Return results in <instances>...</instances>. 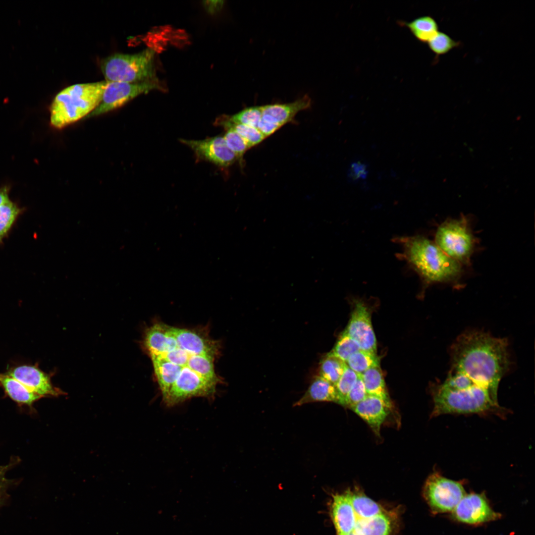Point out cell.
<instances>
[{
  "instance_id": "obj_24",
  "label": "cell",
  "mask_w": 535,
  "mask_h": 535,
  "mask_svg": "<svg viewBox=\"0 0 535 535\" xmlns=\"http://www.w3.org/2000/svg\"><path fill=\"white\" fill-rule=\"evenodd\" d=\"M345 363L356 373L361 374L370 368L379 367V358L376 353L360 349L353 354Z\"/></svg>"
},
{
  "instance_id": "obj_34",
  "label": "cell",
  "mask_w": 535,
  "mask_h": 535,
  "mask_svg": "<svg viewBox=\"0 0 535 535\" xmlns=\"http://www.w3.org/2000/svg\"><path fill=\"white\" fill-rule=\"evenodd\" d=\"M223 0H207L204 1V5L208 12L211 14L218 12L222 8Z\"/></svg>"
},
{
  "instance_id": "obj_20",
  "label": "cell",
  "mask_w": 535,
  "mask_h": 535,
  "mask_svg": "<svg viewBox=\"0 0 535 535\" xmlns=\"http://www.w3.org/2000/svg\"><path fill=\"white\" fill-rule=\"evenodd\" d=\"M404 24L418 40L424 43H427L438 31L436 21L429 15L417 17Z\"/></svg>"
},
{
  "instance_id": "obj_36",
  "label": "cell",
  "mask_w": 535,
  "mask_h": 535,
  "mask_svg": "<svg viewBox=\"0 0 535 535\" xmlns=\"http://www.w3.org/2000/svg\"><path fill=\"white\" fill-rule=\"evenodd\" d=\"M7 466L1 467H0V483H1V480L3 478L4 473L7 469Z\"/></svg>"
},
{
  "instance_id": "obj_29",
  "label": "cell",
  "mask_w": 535,
  "mask_h": 535,
  "mask_svg": "<svg viewBox=\"0 0 535 535\" xmlns=\"http://www.w3.org/2000/svg\"><path fill=\"white\" fill-rule=\"evenodd\" d=\"M262 115L261 106L244 108L239 112L228 116L232 121L257 128Z\"/></svg>"
},
{
  "instance_id": "obj_9",
  "label": "cell",
  "mask_w": 535,
  "mask_h": 535,
  "mask_svg": "<svg viewBox=\"0 0 535 535\" xmlns=\"http://www.w3.org/2000/svg\"><path fill=\"white\" fill-rule=\"evenodd\" d=\"M107 82L101 101L90 116L101 115L121 107L137 96L160 88L156 80L138 83Z\"/></svg>"
},
{
  "instance_id": "obj_28",
  "label": "cell",
  "mask_w": 535,
  "mask_h": 535,
  "mask_svg": "<svg viewBox=\"0 0 535 535\" xmlns=\"http://www.w3.org/2000/svg\"><path fill=\"white\" fill-rule=\"evenodd\" d=\"M358 377L359 374L346 365L343 373L334 385L337 393V403L344 406L346 396Z\"/></svg>"
},
{
  "instance_id": "obj_18",
  "label": "cell",
  "mask_w": 535,
  "mask_h": 535,
  "mask_svg": "<svg viewBox=\"0 0 535 535\" xmlns=\"http://www.w3.org/2000/svg\"><path fill=\"white\" fill-rule=\"evenodd\" d=\"M337 397L335 385L320 376L313 380L302 397L294 406H301L314 402H334Z\"/></svg>"
},
{
  "instance_id": "obj_22",
  "label": "cell",
  "mask_w": 535,
  "mask_h": 535,
  "mask_svg": "<svg viewBox=\"0 0 535 535\" xmlns=\"http://www.w3.org/2000/svg\"><path fill=\"white\" fill-rule=\"evenodd\" d=\"M216 123L223 127L225 130L230 129L236 132L245 140L250 148L266 138L257 128L234 122L228 117L217 119Z\"/></svg>"
},
{
  "instance_id": "obj_12",
  "label": "cell",
  "mask_w": 535,
  "mask_h": 535,
  "mask_svg": "<svg viewBox=\"0 0 535 535\" xmlns=\"http://www.w3.org/2000/svg\"><path fill=\"white\" fill-rule=\"evenodd\" d=\"M180 141L194 152L198 160L224 167L238 160L236 156L227 147L223 136H216L200 140L181 139Z\"/></svg>"
},
{
  "instance_id": "obj_10",
  "label": "cell",
  "mask_w": 535,
  "mask_h": 535,
  "mask_svg": "<svg viewBox=\"0 0 535 535\" xmlns=\"http://www.w3.org/2000/svg\"><path fill=\"white\" fill-rule=\"evenodd\" d=\"M452 512L457 521L471 525L494 521L501 516L491 508L483 493L466 494Z\"/></svg>"
},
{
  "instance_id": "obj_8",
  "label": "cell",
  "mask_w": 535,
  "mask_h": 535,
  "mask_svg": "<svg viewBox=\"0 0 535 535\" xmlns=\"http://www.w3.org/2000/svg\"><path fill=\"white\" fill-rule=\"evenodd\" d=\"M217 384L184 367L163 401L166 406L173 407L192 397L211 399L215 395Z\"/></svg>"
},
{
  "instance_id": "obj_15",
  "label": "cell",
  "mask_w": 535,
  "mask_h": 535,
  "mask_svg": "<svg viewBox=\"0 0 535 535\" xmlns=\"http://www.w3.org/2000/svg\"><path fill=\"white\" fill-rule=\"evenodd\" d=\"M390 406V402L375 396L367 395L363 400L350 408L366 422L374 433L379 436L380 427L387 417Z\"/></svg>"
},
{
  "instance_id": "obj_37",
  "label": "cell",
  "mask_w": 535,
  "mask_h": 535,
  "mask_svg": "<svg viewBox=\"0 0 535 535\" xmlns=\"http://www.w3.org/2000/svg\"></svg>"
},
{
  "instance_id": "obj_17",
  "label": "cell",
  "mask_w": 535,
  "mask_h": 535,
  "mask_svg": "<svg viewBox=\"0 0 535 535\" xmlns=\"http://www.w3.org/2000/svg\"><path fill=\"white\" fill-rule=\"evenodd\" d=\"M150 358L163 400L172 385L177 379L183 368L162 358L156 356H151Z\"/></svg>"
},
{
  "instance_id": "obj_25",
  "label": "cell",
  "mask_w": 535,
  "mask_h": 535,
  "mask_svg": "<svg viewBox=\"0 0 535 535\" xmlns=\"http://www.w3.org/2000/svg\"><path fill=\"white\" fill-rule=\"evenodd\" d=\"M21 209L10 200L0 205V243L20 214Z\"/></svg>"
},
{
  "instance_id": "obj_23",
  "label": "cell",
  "mask_w": 535,
  "mask_h": 535,
  "mask_svg": "<svg viewBox=\"0 0 535 535\" xmlns=\"http://www.w3.org/2000/svg\"><path fill=\"white\" fill-rule=\"evenodd\" d=\"M346 367L345 362L328 353L321 361L320 376L335 385Z\"/></svg>"
},
{
  "instance_id": "obj_3",
  "label": "cell",
  "mask_w": 535,
  "mask_h": 535,
  "mask_svg": "<svg viewBox=\"0 0 535 535\" xmlns=\"http://www.w3.org/2000/svg\"><path fill=\"white\" fill-rule=\"evenodd\" d=\"M402 257L419 274L425 286L452 283L460 277L462 265L445 254L435 243L422 236L397 238Z\"/></svg>"
},
{
  "instance_id": "obj_11",
  "label": "cell",
  "mask_w": 535,
  "mask_h": 535,
  "mask_svg": "<svg viewBox=\"0 0 535 535\" xmlns=\"http://www.w3.org/2000/svg\"><path fill=\"white\" fill-rule=\"evenodd\" d=\"M354 305L344 331L358 344L361 350L376 353V339L370 311L362 301L356 300Z\"/></svg>"
},
{
  "instance_id": "obj_16",
  "label": "cell",
  "mask_w": 535,
  "mask_h": 535,
  "mask_svg": "<svg viewBox=\"0 0 535 535\" xmlns=\"http://www.w3.org/2000/svg\"><path fill=\"white\" fill-rule=\"evenodd\" d=\"M311 106V99L308 95H306L290 103L262 106V116L282 126L293 121L298 113L308 109Z\"/></svg>"
},
{
  "instance_id": "obj_35",
  "label": "cell",
  "mask_w": 535,
  "mask_h": 535,
  "mask_svg": "<svg viewBox=\"0 0 535 535\" xmlns=\"http://www.w3.org/2000/svg\"><path fill=\"white\" fill-rule=\"evenodd\" d=\"M9 189L7 186L0 187V205L8 201Z\"/></svg>"
},
{
  "instance_id": "obj_4",
  "label": "cell",
  "mask_w": 535,
  "mask_h": 535,
  "mask_svg": "<svg viewBox=\"0 0 535 535\" xmlns=\"http://www.w3.org/2000/svg\"><path fill=\"white\" fill-rule=\"evenodd\" d=\"M107 83L76 84L60 91L50 107L52 126L61 129L90 115L100 104Z\"/></svg>"
},
{
  "instance_id": "obj_32",
  "label": "cell",
  "mask_w": 535,
  "mask_h": 535,
  "mask_svg": "<svg viewBox=\"0 0 535 535\" xmlns=\"http://www.w3.org/2000/svg\"><path fill=\"white\" fill-rule=\"evenodd\" d=\"M369 173L368 165L361 161L353 162L350 165L347 173L349 182H357L366 179Z\"/></svg>"
},
{
  "instance_id": "obj_1",
  "label": "cell",
  "mask_w": 535,
  "mask_h": 535,
  "mask_svg": "<svg viewBox=\"0 0 535 535\" xmlns=\"http://www.w3.org/2000/svg\"><path fill=\"white\" fill-rule=\"evenodd\" d=\"M505 338L478 331L459 336L450 349L451 367L433 390L431 416L469 414L498 407L497 392L510 365Z\"/></svg>"
},
{
  "instance_id": "obj_33",
  "label": "cell",
  "mask_w": 535,
  "mask_h": 535,
  "mask_svg": "<svg viewBox=\"0 0 535 535\" xmlns=\"http://www.w3.org/2000/svg\"><path fill=\"white\" fill-rule=\"evenodd\" d=\"M281 127L282 126L277 123L261 117L258 123L257 129L267 138L273 134Z\"/></svg>"
},
{
  "instance_id": "obj_19",
  "label": "cell",
  "mask_w": 535,
  "mask_h": 535,
  "mask_svg": "<svg viewBox=\"0 0 535 535\" xmlns=\"http://www.w3.org/2000/svg\"><path fill=\"white\" fill-rule=\"evenodd\" d=\"M0 385L12 400L20 404L30 406L43 397L6 373H0Z\"/></svg>"
},
{
  "instance_id": "obj_13",
  "label": "cell",
  "mask_w": 535,
  "mask_h": 535,
  "mask_svg": "<svg viewBox=\"0 0 535 535\" xmlns=\"http://www.w3.org/2000/svg\"><path fill=\"white\" fill-rule=\"evenodd\" d=\"M177 346L193 355L216 358L220 350L218 341L212 339L206 328H179L170 326Z\"/></svg>"
},
{
  "instance_id": "obj_31",
  "label": "cell",
  "mask_w": 535,
  "mask_h": 535,
  "mask_svg": "<svg viewBox=\"0 0 535 535\" xmlns=\"http://www.w3.org/2000/svg\"><path fill=\"white\" fill-rule=\"evenodd\" d=\"M367 395L364 384L359 374L357 380L346 396L344 406L350 408L363 400Z\"/></svg>"
},
{
  "instance_id": "obj_5",
  "label": "cell",
  "mask_w": 535,
  "mask_h": 535,
  "mask_svg": "<svg viewBox=\"0 0 535 535\" xmlns=\"http://www.w3.org/2000/svg\"><path fill=\"white\" fill-rule=\"evenodd\" d=\"M155 51L147 48L134 54H115L101 63V69L108 82L138 83L155 79Z\"/></svg>"
},
{
  "instance_id": "obj_30",
  "label": "cell",
  "mask_w": 535,
  "mask_h": 535,
  "mask_svg": "<svg viewBox=\"0 0 535 535\" xmlns=\"http://www.w3.org/2000/svg\"><path fill=\"white\" fill-rule=\"evenodd\" d=\"M227 147L236 156L238 160L241 163L244 155L250 149L245 140L235 131L229 129L223 136Z\"/></svg>"
},
{
  "instance_id": "obj_27",
  "label": "cell",
  "mask_w": 535,
  "mask_h": 535,
  "mask_svg": "<svg viewBox=\"0 0 535 535\" xmlns=\"http://www.w3.org/2000/svg\"><path fill=\"white\" fill-rule=\"evenodd\" d=\"M359 350L358 344L344 331L329 353L346 363L353 354Z\"/></svg>"
},
{
  "instance_id": "obj_26",
  "label": "cell",
  "mask_w": 535,
  "mask_h": 535,
  "mask_svg": "<svg viewBox=\"0 0 535 535\" xmlns=\"http://www.w3.org/2000/svg\"><path fill=\"white\" fill-rule=\"evenodd\" d=\"M427 43L436 56L447 54L461 44L460 41H455L446 33L439 31Z\"/></svg>"
},
{
  "instance_id": "obj_2",
  "label": "cell",
  "mask_w": 535,
  "mask_h": 535,
  "mask_svg": "<svg viewBox=\"0 0 535 535\" xmlns=\"http://www.w3.org/2000/svg\"><path fill=\"white\" fill-rule=\"evenodd\" d=\"M330 516L337 535H395L397 508L386 507L355 488L332 495Z\"/></svg>"
},
{
  "instance_id": "obj_14",
  "label": "cell",
  "mask_w": 535,
  "mask_h": 535,
  "mask_svg": "<svg viewBox=\"0 0 535 535\" xmlns=\"http://www.w3.org/2000/svg\"><path fill=\"white\" fill-rule=\"evenodd\" d=\"M6 374L43 397L56 396L63 393L59 389L53 385L50 376L36 365L25 364L16 366L9 369Z\"/></svg>"
},
{
  "instance_id": "obj_6",
  "label": "cell",
  "mask_w": 535,
  "mask_h": 535,
  "mask_svg": "<svg viewBox=\"0 0 535 535\" xmlns=\"http://www.w3.org/2000/svg\"><path fill=\"white\" fill-rule=\"evenodd\" d=\"M435 243L448 256L468 265L474 251L476 240L465 216L448 219L437 229Z\"/></svg>"
},
{
  "instance_id": "obj_21",
  "label": "cell",
  "mask_w": 535,
  "mask_h": 535,
  "mask_svg": "<svg viewBox=\"0 0 535 535\" xmlns=\"http://www.w3.org/2000/svg\"><path fill=\"white\" fill-rule=\"evenodd\" d=\"M368 395L390 402L382 372L379 367L370 368L360 374Z\"/></svg>"
},
{
  "instance_id": "obj_7",
  "label": "cell",
  "mask_w": 535,
  "mask_h": 535,
  "mask_svg": "<svg viewBox=\"0 0 535 535\" xmlns=\"http://www.w3.org/2000/svg\"><path fill=\"white\" fill-rule=\"evenodd\" d=\"M466 494L462 484L437 473L430 475L424 487L423 495L433 514L452 511Z\"/></svg>"
}]
</instances>
